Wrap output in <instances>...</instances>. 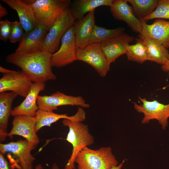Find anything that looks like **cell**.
I'll return each instance as SVG.
<instances>
[{"mask_svg": "<svg viewBox=\"0 0 169 169\" xmlns=\"http://www.w3.org/2000/svg\"><path fill=\"white\" fill-rule=\"evenodd\" d=\"M52 54L41 50L26 53L14 52L8 55L6 60L7 63L20 68L32 82H45L56 79L52 71Z\"/></svg>", "mask_w": 169, "mask_h": 169, "instance_id": "cell-1", "label": "cell"}, {"mask_svg": "<svg viewBox=\"0 0 169 169\" xmlns=\"http://www.w3.org/2000/svg\"><path fill=\"white\" fill-rule=\"evenodd\" d=\"M125 159L118 162L110 147L94 150L86 147L77 155L78 169H121Z\"/></svg>", "mask_w": 169, "mask_h": 169, "instance_id": "cell-2", "label": "cell"}, {"mask_svg": "<svg viewBox=\"0 0 169 169\" xmlns=\"http://www.w3.org/2000/svg\"><path fill=\"white\" fill-rule=\"evenodd\" d=\"M62 122L64 126L69 128L66 140L73 147L71 154L64 169H75V160L77 155L86 147L93 144L94 138L89 133L87 125L82 122L64 119Z\"/></svg>", "mask_w": 169, "mask_h": 169, "instance_id": "cell-3", "label": "cell"}, {"mask_svg": "<svg viewBox=\"0 0 169 169\" xmlns=\"http://www.w3.org/2000/svg\"><path fill=\"white\" fill-rule=\"evenodd\" d=\"M75 20L69 7L57 18L45 37L40 50L52 54L59 48L61 39L66 32L73 25Z\"/></svg>", "mask_w": 169, "mask_h": 169, "instance_id": "cell-4", "label": "cell"}, {"mask_svg": "<svg viewBox=\"0 0 169 169\" xmlns=\"http://www.w3.org/2000/svg\"><path fill=\"white\" fill-rule=\"evenodd\" d=\"M34 149L26 139L0 144L1 153L12 155L8 157L13 169L15 167L18 169H33L35 158L31 152Z\"/></svg>", "mask_w": 169, "mask_h": 169, "instance_id": "cell-5", "label": "cell"}, {"mask_svg": "<svg viewBox=\"0 0 169 169\" xmlns=\"http://www.w3.org/2000/svg\"><path fill=\"white\" fill-rule=\"evenodd\" d=\"M139 98L141 103L138 105L134 102V107L137 112L144 115L141 123L147 124L151 120H156L158 121L162 129L165 130L168 124L169 104H164L156 100L150 101L140 97Z\"/></svg>", "mask_w": 169, "mask_h": 169, "instance_id": "cell-6", "label": "cell"}, {"mask_svg": "<svg viewBox=\"0 0 169 169\" xmlns=\"http://www.w3.org/2000/svg\"><path fill=\"white\" fill-rule=\"evenodd\" d=\"M59 15L51 16L38 22L34 29L25 33L15 52L26 53L40 50L50 27Z\"/></svg>", "mask_w": 169, "mask_h": 169, "instance_id": "cell-7", "label": "cell"}, {"mask_svg": "<svg viewBox=\"0 0 169 169\" xmlns=\"http://www.w3.org/2000/svg\"><path fill=\"white\" fill-rule=\"evenodd\" d=\"M76 60L92 66L101 77H105L110 70L108 62L102 50L100 43L89 44L82 48H77Z\"/></svg>", "mask_w": 169, "mask_h": 169, "instance_id": "cell-8", "label": "cell"}, {"mask_svg": "<svg viewBox=\"0 0 169 169\" xmlns=\"http://www.w3.org/2000/svg\"><path fill=\"white\" fill-rule=\"evenodd\" d=\"M73 26L67 30L63 36L58 50L52 54L51 62L52 67H63L76 60L77 48Z\"/></svg>", "mask_w": 169, "mask_h": 169, "instance_id": "cell-9", "label": "cell"}, {"mask_svg": "<svg viewBox=\"0 0 169 169\" xmlns=\"http://www.w3.org/2000/svg\"><path fill=\"white\" fill-rule=\"evenodd\" d=\"M38 109L53 111L59 106L64 105L78 106L88 108L90 105L81 96L69 95L58 91L50 95H39L37 98Z\"/></svg>", "mask_w": 169, "mask_h": 169, "instance_id": "cell-10", "label": "cell"}, {"mask_svg": "<svg viewBox=\"0 0 169 169\" xmlns=\"http://www.w3.org/2000/svg\"><path fill=\"white\" fill-rule=\"evenodd\" d=\"M33 83L21 71L3 74L0 79V93L10 91L25 97Z\"/></svg>", "mask_w": 169, "mask_h": 169, "instance_id": "cell-11", "label": "cell"}, {"mask_svg": "<svg viewBox=\"0 0 169 169\" xmlns=\"http://www.w3.org/2000/svg\"><path fill=\"white\" fill-rule=\"evenodd\" d=\"M36 118L35 117L25 115L14 116L12 124V128L8 134L12 138L13 135L21 136L25 138L34 149L39 142L35 131Z\"/></svg>", "mask_w": 169, "mask_h": 169, "instance_id": "cell-12", "label": "cell"}, {"mask_svg": "<svg viewBox=\"0 0 169 169\" xmlns=\"http://www.w3.org/2000/svg\"><path fill=\"white\" fill-rule=\"evenodd\" d=\"M33 9L38 22L53 15H59L71 3L70 0H24Z\"/></svg>", "mask_w": 169, "mask_h": 169, "instance_id": "cell-13", "label": "cell"}, {"mask_svg": "<svg viewBox=\"0 0 169 169\" xmlns=\"http://www.w3.org/2000/svg\"><path fill=\"white\" fill-rule=\"evenodd\" d=\"M134 39L124 32L109 38L101 43L102 51L110 64L118 57L127 53V47Z\"/></svg>", "mask_w": 169, "mask_h": 169, "instance_id": "cell-14", "label": "cell"}, {"mask_svg": "<svg viewBox=\"0 0 169 169\" xmlns=\"http://www.w3.org/2000/svg\"><path fill=\"white\" fill-rule=\"evenodd\" d=\"M141 31L138 38L147 37L157 41L166 48H169V21L156 19L150 24L141 20Z\"/></svg>", "mask_w": 169, "mask_h": 169, "instance_id": "cell-15", "label": "cell"}, {"mask_svg": "<svg viewBox=\"0 0 169 169\" xmlns=\"http://www.w3.org/2000/svg\"><path fill=\"white\" fill-rule=\"evenodd\" d=\"M110 8L115 19L124 21L133 31L141 33L140 20L134 15L133 8L128 4L127 0H113Z\"/></svg>", "mask_w": 169, "mask_h": 169, "instance_id": "cell-16", "label": "cell"}, {"mask_svg": "<svg viewBox=\"0 0 169 169\" xmlns=\"http://www.w3.org/2000/svg\"><path fill=\"white\" fill-rule=\"evenodd\" d=\"M45 82L33 83L24 100L12 110L11 115H25L35 117L38 109L37 102L39 93L45 88Z\"/></svg>", "mask_w": 169, "mask_h": 169, "instance_id": "cell-17", "label": "cell"}, {"mask_svg": "<svg viewBox=\"0 0 169 169\" xmlns=\"http://www.w3.org/2000/svg\"><path fill=\"white\" fill-rule=\"evenodd\" d=\"M1 1L16 12L19 21L25 33L30 32L37 25L38 22L33 9L23 0H2Z\"/></svg>", "mask_w": 169, "mask_h": 169, "instance_id": "cell-18", "label": "cell"}, {"mask_svg": "<svg viewBox=\"0 0 169 169\" xmlns=\"http://www.w3.org/2000/svg\"><path fill=\"white\" fill-rule=\"evenodd\" d=\"M35 117V131L37 132L43 126H50L52 123L62 119L82 122L85 119L86 113L83 108L80 107H78L76 113L71 116H69L66 114H58L53 111L38 109L36 112Z\"/></svg>", "mask_w": 169, "mask_h": 169, "instance_id": "cell-19", "label": "cell"}, {"mask_svg": "<svg viewBox=\"0 0 169 169\" xmlns=\"http://www.w3.org/2000/svg\"><path fill=\"white\" fill-rule=\"evenodd\" d=\"M95 10L87 13L80 19L75 21L73 27L77 48L89 44V39L95 24Z\"/></svg>", "mask_w": 169, "mask_h": 169, "instance_id": "cell-20", "label": "cell"}, {"mask_svg": "<svg viewBox=\"0 0 169 169\" xmlns=\"http://www.w3.org/2000/svg\"><path fill=\"white\" fill-rule=\"evenodd\" d=\"M18 95L12 92L0 94V141L2 142L8 136L7 129L9 116L12 110L13 102Z\"/></svg>", "mask_w": 169, "mask_h": 169, "instance_id": "cell-21", "label": "cell"}, {"mask_svg": "<svg viewBox=\"0 0 169 169\" xmlns=\"http://www.w3.org/2000/svg\"><path fill=\"white\" fill-rule=\"evenodd\" d=\"M138 38L146 48L148 60L155 62L161 65L169 61V52L161 44L147 37Z\"/></svg>", "mask_w": 169, "mask_h": 169, "instance_id": "cell-22", "label": "cell"}, {"mask_svg": "<svg viewBox=\"0 0 169 169\" xmlns=\"http://www.w3.org/2000/svg\"><path fill=\"white\" fill-rule=\"evenodd\" d=\"M113 0H75L71 2L69 7L75 20L80 19L86 13L99 7H110Z\"/></svg>", "mask_w": 169, "mask_h": 169, "instance_id": "cell-23", "label": "cell"}, {"mask_svg": "<svg viewBox=\"0 0 169 169\" xmlns=\"http://www.w3.org/2000/svg\"><path fill=\"white\" fill-rule=\"evenodd\" d=\"M125 28L119 27L108 29L95 25L90 35L89 44H101L106 40L124 32Z\"/></svg>", "mask_w": 169, "mask_h": 169, "instance_id": "cell-24", "label": "cell"}, {"mask_svg": "<svg viewBox=\"0 0 169 169\" xmlns=\"http://www.w3.org/2000/svg\"><path fill=\"white\" fill-rule=\"evenodd\" d=\"M140 20L150 14L155 9L158 2L157 0H127Z\"/></svg>", "mask_w": 169, "mask_h": 169, "instance_id": "cell-25", "label": "cell"}, {"mask_svg": "<svg viewBox=\"0 0 169 169\" xmlns=\"http://www.w3.org/2000/svg\"><path fill=\"white\" fill-rule=\"evenodd\" d=\"M136 40L135 44L128 45L126 55L128 60L142 64L148 60L146 49L138 38Z\"/></svg>", "mask_w": 169, "mask_h": 169, "instance_id": "cell-26", "label": "cell"}, {"mask_svg": "<svg viewBox=\"0 0 169 169\" xmlns=\"http://www.w3.org/2000/svg\"><path fill=\"white\" fill-rule=\"evenodd\" d=\"M153 19L169 20V0H158L155 10L150 14L141 20L146 22Z\"/></svg>", "mask_w": 169, "mask_h": 169, "instance_id": "cell-27", "label": "cell"}, {"mask_svg": "<svg viewBox=\"0 0 169 169\" xmlns=\"http://www.w3.org/2000/svg\"><path fill=\"white\" fill-rule=\"evenodd\" d=\"M25 33V31L19 21L12 22L11 30L9 40L10 43L19 42Z\"/></svg>", "mask_w": 169, "mask_h": 169, "instance_id": "cell-28", "label": "cell"}, {"mask_svg": "<svg viewBox=\"0 0 169 169\" xmlns=\"http://www.w3.org/2000/svg\"><path fill=\"white\" fill-rule=\"evenodd\" d=\"M12 22L8 19L0 21V39L6 42L9 39L11 30Z\"/></svg>", "mask_w": 169, "mask_h": 169, "instance_id": "cell-29", "label": "cell"}, {"mask_svg": "<svg viewBox=\"0 0 169 169\" xmlns=\"http://www.w3.org/2000/svg\"><path fill=\"white\" fill-rule=\"evenodd\" d=\"M0 169H12L3 155L0 153Z\"/></svg>", "mask_w": 169, "mask_h": 169, "instance_id": "cell-30", "label": "cell"}, {"mask_svg": "<svg viewBox=\"0 0 169 169\" xmlns=\"http://www.w3.org/2000/svg\"><path fill=\"white\" fill-rule=\"evenodd\" d=\"M8 14L6 9L2 4H0V18L6 16Z\"/></svg>", "mask_w": 169, "mask_h": 169, "instance_id": "cell-31", "label": "cell"}, {"mask_svg": "<svg viewBox=\"0 0 169 169\" xmlns=\"http://www.w3.org/2000/svg\"><path fill=\"white\" fill-rule=\"evenodd\" d=\"M52 168V169H60L56 164H54L53 165ZM35 169H43V168L41 164H39L35 166Z\"/></svg>", "mask_w": 169, "mask_h": 169, "instance_id": "cell-32", "label": "cell"}, {"mask_svg": "<svg viewBox=\"0 0 169 169\" xmlns=\"http://www.w3.org/2000/svg\"><path fill=\"white\" fill-rule=\"evenodd\" d=\"M161 69L165 72H169V61L166 64L161 65Z\"/></svg>", "mask_w": 169, "mask_h": 169, "instance_id": "cell-33", "label": "cell"}, {"mask_svg": "<svg viewBox=\"0 0 169 169\" xmlns=\"http://www.w3.org/2000/svg\"><path fill=\"white\" fill-rule=\"evenodd\" d=\"M13 70L6 69L2 66L0 67V72L3 74L10 73L13 72Z\"/></svg>", "mask_w": 169, "mask_h": 169, "instance_id": "cell-34", "label": "cell"}]
</instances>
